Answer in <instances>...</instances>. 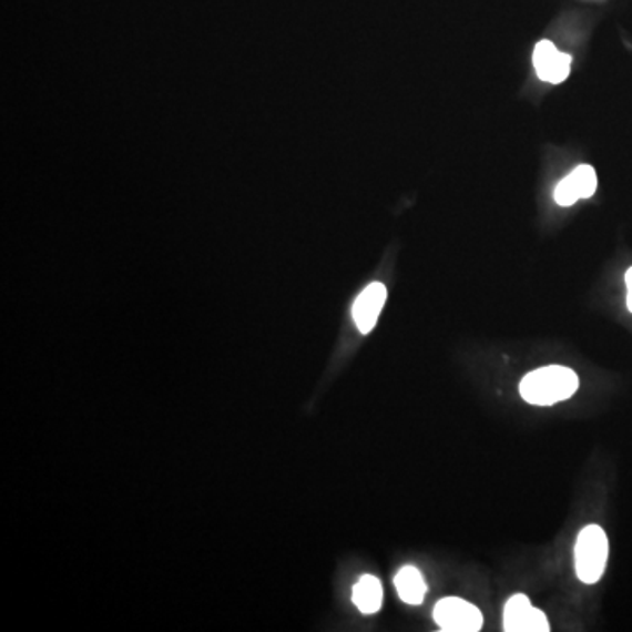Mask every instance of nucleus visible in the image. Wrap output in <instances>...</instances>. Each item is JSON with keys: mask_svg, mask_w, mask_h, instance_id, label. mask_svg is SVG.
<instances>
[{"mask_svg": "<svg viewBox=\"0 0 632 632\" xmlns=\"http://www.w3.org/2000/svg\"><path fill=\"white\" fill-rule=\"evenodd\" d=\"M578 385L580 381L573 369L547 366L526 375L520 381V396L529 405L552 406L574 396Z\"/></svg>", "mask_w": 632, "mask_h": 632, "instance_id": "obj_1", "label": "nucleus"}, {"mask_svg": "<svg viewBox=\"0 0 632 632\" xmlns=\"http://www.w3.org/2000/svg\"><path fill=\"white\" fill-rule=\"evenodd\" d=\"M608 538L603 527L587 526L578 536L574 547V565L583 583H598L604 574L608 562Z\"/></svg>", "mask_w": 632, "mask_h": 632, "instance_id": "obj_2", "label": "nucleus"}, {"mask_svg": "<svg viewBox=\"0 0 632 632\" xmlns=\"http://www.w3.org/2000/svg\"><path fill=\"white\" fill-rule=\"evenodd\" d=\"M435 620L445 632H477L483 628L481 611L460 598L441 599L435 608Z\"/></svg>", "mask_w": 632, "mask_h": 632, "instance_id": "obj_3", "label": "nucleus"}, {"mask_svg": "<svg viewBox=\"0 0 632 632\" xmlns=\"http://www.w3.org/2000/svg\"><path fill=\"white\" fill-rule=\"evenodd\" d=\"M504 624L506 632H548L547 615L543 611L532 606L529 598L523 594L513 595L508 599L504 606Z\"/></svg>", "mask_w": 632, "mask_h": 632, "instance_id": "obj_4", "label": "nucleus"}, {"mask_svg": "<svg viewBox=\"0 0 632 632\" xmlns=\"http://www.w3.org/2000/svg\"><path fill=\"white\" fill-rule=\"evenodd\" d=\"M532 62H534L536 74L540 77V80L559 84L568 80L573 59L557 50L553 42L540 41L536 44Z\"/></svg>", "mask_w": 632, "mask_h": 632, "instance_id": "obj_5", "label": "nucleus"}, {"mask_svg": "<svg viewBox=\"0 0 632 632\" xmlns=\"http://www.w3.org/2000/svg\"><path fill=\"white\" fill-rule=\"evenodd\" d=\"M385 300H387V288L384 283H371L367 285L354 303L355 325L363 334L371 333L378 322L379 313L384 309Z\"/></svg>", "mask_w": 632, "mask_h": 632, "instance_id": "obj_6", "label": "nucleus"}, {"mask_svg": "<svg viewBox=\"0 0 632 632\" xmlns=\"http://www.w3.org/2000/svg\"><path fill=\"white\" fill-rule=\"evenodd\" d=\"M394 583H396L397 594L406 604L418 606V604L424 603L427 585L417 568L406 565V568L400 569Z\"/></svg>", "mask_w": 632, "mask_h": 632, "instance_id": "obj_7", "label": "nucleus"}, {"mask_svg": "<svg viewBox=\"0 0 632 632\" xmlns=\"http://www.w3.org/2000/svg\"><path fill=\"white\" fill-rule=\"evenodd\" d=\"M354 603L363 613H376L384 603V589L378 578L364 574L354 587Z\"/></svg>", "mask_w": 632, "mask_h": 632, "instance_id": "obj_8", "label": "nucleus"}, {"mask_svg": "<svg viewBox=\"0 0 632 632\" xmlns=\"http://www.w3.org/2000/svg\"><path fill=\"white\" fill-rule=\"evenodd\" d=\"M574 188H577L580 198H590L598 190V176L592 165H578L573 173L569 174Z\"/></svg>", "mask_w": 632, "mask_h": 632, "instance_id": "obj_9", "label": "nucleus"}, {"mask_svg": "<svg viewBox=\"0 0 632 632\" xmlns=\"http://www.w3.org/2000/svg\"><path fill=\"white\" fill-rule=\"evenodd\" d=\"M578 198H580V195H578L577 188H574L573 182H571V177L565 176L555 188L557 204H561V206H573Z\"/></svg>", "mask_w": 632, "mask_h": 632, "instance_id": "obj_10", "label": "nucleus"}, {"mask_svg": "<svg viewBox=\"0 0 632 632\" xmlns=\"http://www.w3.org/2000/svg\"><path fill=\"white\" fill-rule=\"evenodd\" d=\"M625 285H628V308L632 313V267L625 273Z\"/></svg>", "mask_w": 632, "mask_h": 632, "instance_id": "obj_11", "label": "nucleus"}]
</instances>
